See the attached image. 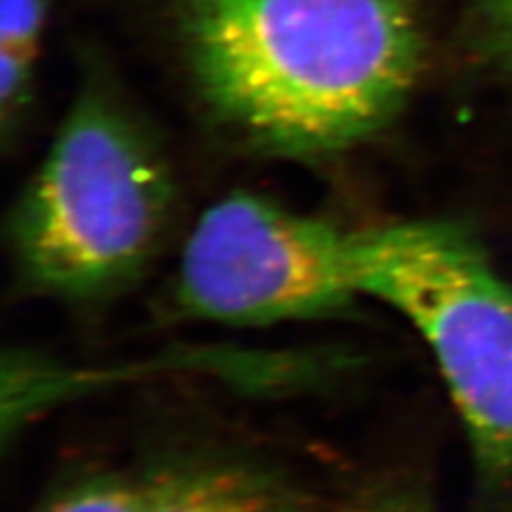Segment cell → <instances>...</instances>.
Returning <instances> with one entry per match:
<instances>
[{"instance_id":"cell-1","label":"cell","mask_w":512,"mask_h":512,"mask_svg":"<svg viewBox=\"0 0 512 512\" xmlns=\"http://www.w3.org/2000/svg\"><path fill=\"white\" fill-rule=\"evenodd\" d=\"M173 28L207 116L269 156L374 139L423 69L412 0H173Z\"/></svg>"},{"instance_id":"cell-2","label":"cell","mask_w":512,"mask_h":512,"mask_svg":"<svg viewBox=\"0 0 512 512\" xmlns=\"http://www.w3.org/2000/svg\"><path fill=\"white\" fill-rule=\"evenodd\" d=\"M173 175L131 109L103 86L77 94L9 222L20 282L62 301L131 284L163 242Z\"/></svg>"},{"instance_id":"cell-3","label":"cell","mask_w":512,"mask_h":512,"mask_svg":"<svg viewBox=\"0 0 512 512\" xmlns=\"http://www.w3.org/2000/svg\"><path fill=\"white\" fill-rule=\"evenodd\" d=\"M357 282L419 331L466 429L480 495L512 502V282L444 220L357 231Z\"/></svg>"},{"instance_id":"cell-4","label":"cell","mask_w":512,"mask_h":512,"mask_svg":"<svg viewBox=\"0 0 512 512\" xmlns=\"http://www.w3.org/2000/svg\"><path fill=\"white\" fill-rule=\"evenodd\" d=\"M361 297L357 231L244 190L203 212L173 282L182 316L229 327L331 318Z\"/></svg>"},{"instance_id":"cell-5","label":"cell","mask_w":512,"mask_h":512,"mask_svg":"<svg viewBox=\"0 0 512 512\" xmlns=\"http://www.w3.org/2000/svg\"><path fill=\"white\" fill-rule=\"evenodd\" d=\"M291 480L256 461L188 455L146 476V512H320Z\"/></svg>"},{"instance_id":"cell-6","label":"cell","mask_w":512,"mask_h":512,"mask_svg":"<svg viewBox=\"0 0 512 512\" xmlns=\"http://www.w3.org/2000/svg\"><path fill=\"white\" fill-rule=\"evenodd\" d=\"M52 0H0V116L9 139L30 101Z\"/></svg>"},{"instance_id":"cell-7","label":"cell","mask_w":512,"mask_h":512,"mask_svg":"<svg viewBox=\"0 0 512 512\" xmlns=\"http://www.w3.org/2000/svg\"><path fill=\"white\" fill-rule=\"evenodd\" d=\"M37 512H146V476L101 472L79 478Z\"/></svg>"},{"instance_id":"cell-8","label":"cell","mask_w":512,"mask_h":512,"mask_svg":"<svg viewBox=\"0 0 512 512\" xmlns=\"http://www.w3.org/2000/svg\"><path fill=\"white\" fill-rule=\"evenodd\" d=\"M320 512H434L427 495L399 478H376Z\"/></svg>"},{"instance_id":"cell-9","label":"cell","mask_w":512,"mask_h":512,"mask_svg":"<svg viewBox=\"0 0 512 512\" xmlns=\"http://www.w3.org/2000/svg\"><path fill=\"white\" fill-rule=\"evenodd\" d=\"M478 9L493 50L512 64V0H478Z\"/></svg>"}]
</instances>
